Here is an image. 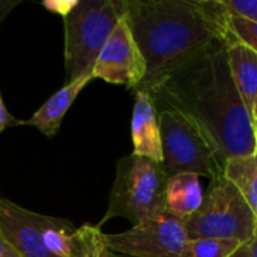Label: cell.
<instances>
[{"instance_id":"6da1fadb","label":"cell","mask_w":257,"mask_h":257,"mask_svg":"<svg viewBox=\"0 0 257 257\" xmlns=\"http://www.w3.org/2000/svg\"><path fill=\"white\" fill-rule=\"evenodd\" d=\"M148 93L157 111L170 108L193 120L224 163L257 152L251 114L229 68L227 42L188 60Z\"/></svg>"},{"instance_id":"7a4b0ae2","label":"cell","mask_w":257,"mask_h":257,"mask_svg":"<svg viewBox=\"0 0 257 257\" xmlns=\"http://www.w3.org/2000/svg\"><path fill=\"white\" fill-rule=\"evenodd\" d=\"M125 18L146 62L137 89L145 92L215 44L233 39L221 0H125Z\"/></svg>"},{"instance_id":"3957f363","label":"cell","mask_w":257,"mask_h":257,"mask_svg":"<svg viewBox=\"0 0 257 257\" xmlns=\"http://www.w3.org/2000/svg\"><path fill=\"white\" fill-rule=\"evenodd\" d=\"M167 179L161 163L134 154L119 160L108 209L98 226L111 218H125L136 226L167 212Z\"/></svg>"},{"instance_id":"277c9868","label":"cell","mask_w":257,"mask_h":257,"mask_svg":"<svg viewBox=\"0 0 257 257\" xmlns=\"http://www.w3.org/2000/svg\"><path fill=\"white\" fill-rule=\"evenodd\" d=\"M125 15V0H83L65 17L66 83L93 75L96 59Z\"/></svg>"},{"instance_id":"5b68a950","label":"cell","mask_w":257,"mask_h":257,"mask_svg":"<svg viewBox=\"0 0 257 257\" xmlns=\"http://www.w3.org/2000/svg\"><path fill=\"white\" fill-rule=\"evenodd\" d=\"M163 145V169L167 178L196 173L212 181L223 176L224 161L205 133L179 111L158 110Z\"/></svg>"},{"instance_id":"8992f818","label":"cell","mask_w":257,"mask_h":257,"mask_svg":"<svg viewBox=\"0 0 257 257\" xmlns=\"http://www.w3.org/2000/svg\"><path fill=\"white\" fill-rule=\"evenodd\" d=\"M256 217L224 176L212 181L202 206L185 221L188 239H233L241 244L254 238Z\"/></svg>"},{"instance_id":"52a82bcc","label":"cell","mask_w":257,"mask_h":257,"mask_svg":"<svg viewBox=\"0 0 257 257\" xmlns=\"http://www.w3.org/2000/svg\"><path fill=\"white\" fill-rule=\"evenodd\" d=\"M188 241L185 221L170 212L146 220L122 233H104L105 247L133 257H181Z\"/></svg>"},{"instance_id":"ba28073f","label":"cell","mask_w":257,"mask_h":257,"mask_svg":"<svg viewBox=\"0 0 257 257\" xmlns=\"http://www.w3.org/2000/svg\"><path fill=\"white\" fill-rule=\"evenodd\" d=\"M145 75V57L123 15L96 59L93 78H101L110 84H119L137 90Z\"/></svg>"},{"instance_id":"9c48e42d","label":"cell","mask_w":257,"mask_h":257,"mask_svg":"<svg viewBox=\"0 0 257 257\" xmlns=\"http://www.w3.org/2000/svg\"><path fill=\"white\" fill-rule=\"evenodd\" d=\"M56 218L0 200V233L23 257H57L45 244V232Z\"/></svg>"},{"instance_id":"30bf717a","label":"cell","mask_w":257,"mask_h":257,"mask_svg":"<svg viewBox=\"0 0 257 257\" xmlns=\"http://www.w3.org/2000/svg\"><path fill=\"white\" fill-rule=\"evenodd\" d=\"M131 137L134 145V155L163 163V145L158 111L151 95L145 90L136 92L131 119Z\"/></svg>"},{"instance_id":"8fae6325","label":"cell","mask_w":257,"mask_h":257,"mask_svg":"<svg viewBox=\"0 0 257 257\" xmlns=\"http://www.w3.org/2000/svg\"><path fill=\"white\" fill-rule=\"evenodd\" d=\"M93 80V75H83L71 83H65V86L57 90L53 96H50L33 114L29 120L23 123L32 125L38 128L44 136L54 137L59 131L63 116L66 114L68 108L72 105L78 93Z\"/></svg>"},{"instance_id":"7c38bea8","label":"cell","mask_w":257,"mask_h":257,"mask_svg":"<svg viewBox=\"0 0 257 257\" xmlns=\"http://www.w3.org/2000/svg\"><path fill=\"white\" fill-rule=\"evenodd\" d=\"M227 62L236 89L253 114L257 104V53L233 38L227 42Z\"/></svg>"},{"instance_id":"4fadbf2b","label":"cell","mask_w":257,"mask_h":257,"mask_svg":"<svg viewBox=\"0 0 257 257\" xmlns=\"http://www.w3.org/2000/svg\"><path fill=\"white\" fill-rule=\"evenodd\" d=\"M205 194L199 175L179 173L167 179L166 208L176 218L187 221L203 203Z\"/></svg>"},{"instance_id":"5bb4252c","label":"cell","mask_w":257,"mask_h":257,"mask_svg":"<svg viewBox=\"0 0 257 257\" xmlns=\"http://www.w3.org/2000/svg\"><path fill=\"white\" fill-rule=\"evenodd\" d=\"M223 176L236 187L257 221V152L227 160L224 163Z\"/></svg>"},{"instance_id":"9a60e30c","label":"cell","mask_w":257,"mask_h":257,"mask_svg":"<svg viewBox=\"0 0 257 257\" xmlns=\"http://www.w3.org/2000/svg\"><path fill=\"white\" fill-rule=\"evenodd\" d=\"M241 242L233 239H214V238H196L188 239L181 257H230Z\"/></svg>"},{"instance_id":"2e32d148","label":"cell","mask_w":257,"mask_h":257,"mask_svg":"<svg viewBox=\"0 0 257 257\" xmlns=\"http://www.w3.org/2000/svg\"><path fill=\"white\" fill-rule=\"evenodd\" d=\"M229 26L236 41L245 44L247 47H250L257 53V23L238 17H230Z\"/></svg>"},{"instance_id":"e0dca14e","label":"cell","mask_w":257,"mask_h":257,"mask_svg":"<svg viewBox=\"0 0 257 257\" xmlns=\"http://www.w3.org/2000/svg\"><path fill=\"white\" fill-rule=\"evenodd\" d=\"M230 17L257 23V0H221Z\"/></svg>"},{"instance_id":"ac0fdd59","label":"cell","mask_w":257,"mask_h":257,"mask_svg":"<svg viewBox=\"0 0 257 257\" xmlns=\"http://www.w3.org/2000/svg\"><path fill=\"white\" fill-rule=\"evenodd\" d=\"M77 3H78L77 0H72V2H65V0H62V2H44L42 5H44L47 9H50L51 12L60 14L62 17H65Z\"/></svg>"},{"instance_id":"d6986e66","label":"cell","mask_w":257,"mask_h":257,"mask_svg":"<svg viewBox=\"0 0 257 257\" xmlns=\"http://www.w3.org/2000/svg\"><path fill=\"white\" fill-rule=\"evenodd\" d=\"M230 257H257V238H251L250 241L239 245V248Z\"/></svg>"},{"instance_id":"ffe728a7","label":"cell","mask_w":257,"mask_h":257,"mask_svg":"<svg viewBox=\"0 0 257 257\" xmlns=\"http://www.w3.org/2000/svg\"><path fill=\"white\" fill-rule=\"evenodd\" d=\"M17 123H20V122H17V120L8 113V110H6V107H5V104H3L2 95H0V134L3 133L5 128L12 126V125H17Z\"/></svg>"},{"instance_id":"44dd1931","label":"cell","mask_w":257,"mask_h":257,"mask_svg":"<svg viewBox=\"0 0 257 257\" xmlns=\"http://www.w3.org/2000/svg\"><path fill=\"white\" fill-rule=\"evenodd\" d=\"M0 257H23L0 233Z\"/></svg>"},{"instance_id":"7402d4cb","label":"cell","mask_w":257,"mask_h":257,"mask_svg":"<svg viewBox=\"0 0 257 257\" xmlns=\"http://www.w3.org/2000/svg\"><path fill=\"white\" fill-rule=\"evenodd\" d=\"M251 120H253V131H254V139H256V148H257V104L253 110V114H251Z\"/></svg>"},{"instance_id":"603a6c76","label":"cell","mask_w":257,"mask_h":257,"mask_svg":"<svg viewBox=\"0 0 257 257\" xmlns=\"http://www.w3.org/2000/svg\"><path fill=\"white\" fill-rule=\"evenodd\" d=\"M96 257H111V251L107 248V250H104L102 253H99V254H98Z\"/></svg>"},{"instance_id":"cb8c5ba5","label":"cell","mask_w":257,"mask_h":257,"mask_svg":"<svg viewBox=\"0 0 257 257\" xmlns=\"http://www.w3.org/2000/svg\"><path fill=\"white\" fill-rule=\"evenodd\" d=\"M254 236L257 238V221H256V227H254Z\"/></svg>"},{"instance_id":"d4e9b609","label":"cell","mask_w":257,"mask_h":257,"mask_svg":"<svg viewBox=\"0 0 257 257\" xmlns=\"http://www.w3.org/2000/svg\"><path fill=\"white\" fill-rule=\"evenodd\" d=\"M111 257H119V256H117V254H114V253L111 251Z\"/></svg>"}]
</instances>
